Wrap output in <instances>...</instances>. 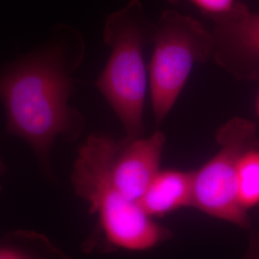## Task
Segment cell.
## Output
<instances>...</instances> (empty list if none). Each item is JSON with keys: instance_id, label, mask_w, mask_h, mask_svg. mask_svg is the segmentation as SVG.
Returning a JSON list of instances; mask_svg holds the SVG:
<instances>
[{"instance_id": "10", "label": "cell", "mask_w": 259, "mask_h": 259, "mask_svg": "<svg viewBox=\"0 0 259 259\" xmlns=\"http://www.w3.org/2000/svg\"><path fill=\"white\" fill-rule=\"evenodd\" d=\"M237 197L245 210L259 204V144L241 156L237 166Z\"/></svg>"}, {"instance_id": "14", "label": "cell", "mask_w": 259, "mask_h": 259, "mask_svg": "<svg viewBox=\"0 0 259 259\" xmlns=\"http://www.w3.org/2000/svg\"><path fill=\"white\" fill-rule=\"evenodd\" d=\"M255 111H256V114L259 118V93L256 97V101H255Z\"/></svg>"}, {"instance_id": "9", "label": "cell", "mask_w": 259, "mask_h": 259, "mask_svg": "<svg viewBox=\"0 0 259 259\" xmlns=\"http://www.w3.org/2000/svg\"><path fill=\"white\" fill-rule=\"evenodd\" d=\"M0 259L73 258L42 233L16 231L0 240Z\"/></svg>"}, {"instance_id": "4", "label": "cell", "mask_w": 259, "mask_h": 259, "mask_svg": "<svg viewBox=\"0 0 259 259\" xmlns=\"http://www.w3.org/2000/svg\"><path fill=\"white\" fill-rule=\"evenodd\" d=\"M149 65L152 107L157 125L171 111L195 64L212 58V34L196 19L176 11L164 12L154 33Z\"/></svg>"}, {"instance_id": "8", "label": "cell", "mask_w": 259, "mask_h": 259, "mask_svg": "<svg viewBox=\"0 0 259 259\" xmlns=\"http://www.w3.org/2000/svg\"><path fill=\"white\" fill-rule=\"evenodd\" d=\"M192 171L159 170L139 204L150 217H163L183 207L192 206Z\"/></svg>"}, {"instance_id": "1", "label": "cell", "mask_w": 259, "mask_h": 259, "mask_svg": "<svg viewBox=\"0 0 259 259\" xmlns=\"http://www.w3.org/2000/svg\"><path fill=\"white\" fill-rule=\"evenodd\" d=\"M73 92L74 80L61 47L32 52L0 72L6 133L26 141L47 172L55 139L75 140L83 132L82 113L68 105Z\"/></svg>"}, {"instance_id": "6", "label": "cell", "mask_w": 259, "mask_h": 259, "mask_svg": "<svg viewBox=\"0 0 259 259\" xmlns=\"http://www.w3.org/2000/svg\"><path fill=\"white\" fill-rule=\"evenodd\" d=\"M213 21L212 59L237 81L259 82V14L238 1Z\"/></svg>"}, {"instance_id": "5", "label": "cell", "mask_w": 259, "mask_h": 259, "mask_svg": "<svg viewBox=\"0 0 259 259\" xmlns=\"http://www.w3.org/2000/svg\"><path fill=\"white\" fill-rule=\"evenodd\" d=\"M218 152L193 172L192 206L216 219L241 229L251 227L248 211L237 197V166L241 156L258 145L256 126L252 121L233 117L216 132Z\"/></svg>"}, {"instance_id": "11", "label": "cell", "mask_w": 259, "mask_h": 259, "mask_svg": "<svg viewBox=\"0 0 259 259\" xmlns=\"http://www.w3.org/2000/svg\"><path fill=\"white\" fill-rule=\"evenodd\" d=\"M178 2L180 0H172ZM193 5L208 19L219 18L231 12L238 0H185Z\"/></svg>"}, {"instance_id": "7", "label": "cell", "mask_w": 259, "mask_h": 259, "mask_svg": "<svg viewBox=\"0 0 259 259\" xmlns=\"http://www.w3.org/2000/svg\"><path fill=\"white\" fill-rule=\"evenodd\" d=\"M166 137L156 131L148 138L113 139L110 174L116 189L126 199L138 202L160 170Z\"/></svg>"}, {"instance_id": "12", "label": "cell", "mask_w": 259, "mask_h": 259, "mask_svg": "<svg viewBox=\"0 0 259 259\" xmlns=\"http://www.w3.org/2000/svg\"><path fill=\"white\" fill-rule=\"evenodd\" d=\"M245 259H259V231L253 230L250 233L249 248Z\"/></svg>"}, {"instance_id": "3", "label": "cell", "mask_w": 259, "mask_h": 259, "mask_svg": "<svg viewBox=\"0 0 259 259\" xmlns=\"http://www.w3.org/2000/svg\"><path fill=\"white\" fill-rule=\"evenodd\" d=\"M155 29L138 0L111 15L104 29V41L111 55L95 85L117 115L128 139L140 138L144 133L148 80L143 49L153 41Z\"/></svg>"}, {"instance_id": "13", "label": "cell", "mask_w": 259, "mask_h": 259, "mask_svg": "<svg viewBox=\"0 0 259 259\" xmlns=\"http://www.w3.org/2000/svg\"><path fill=\"white\" fill-rule=\"evenodd\" d=\"M5 170H6L5 164L3 163V161H2V159L0 157V191L2 189V187H1V179H2V177H3L4 173H5Z\"/></svg>"}, {"instance_id": "2", "label": "cell", "mask_w": 259, "mask_h": 259, "mask_svg": "<svg viewBox=\"0 0 259 259\" xmlns=\"http://www.w3.org/2000/svg\"><path fill=\"white\" fill-rule=\"evenodd\" d=\"M113 139L91 135L78 150L71 175L75 193L97 216V230L84 243L88 249L101 240L110 250L144 251L172 237L167 228L154 221L138 202L126 199L116 189L110 174Z\"/></svg>"}]
</instances>
